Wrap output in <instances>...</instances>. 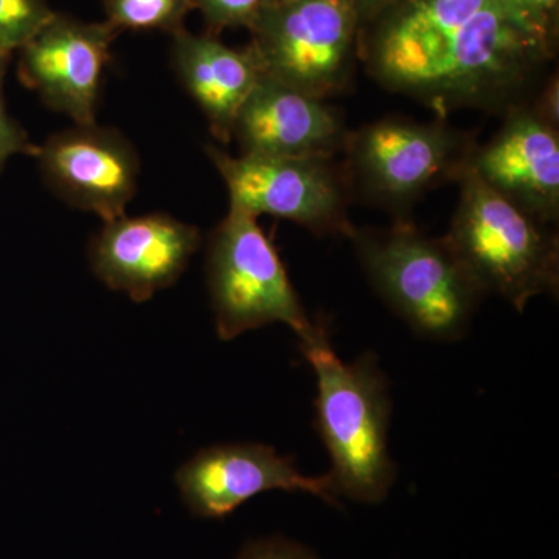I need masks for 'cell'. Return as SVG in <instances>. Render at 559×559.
I'll list each match as a JSON object with an SVG mask.
<instances>
[{"label":"cell","mask_w":559,"mask_h":559,"mask_svg":"<svg viewBox=\"0 0 559 559\" xmlns=\"http://www.w3.org/2000/svg\"><path fill=\"white\" fill-rule=\"evenodd\" d=\"M249 32L266 75L319 100L341 94L359 61L355 0L272 3Z\"/></svg>","instance_id":"7"},{"label":"cell","mask_w":559,"mask_h":559,"mask_svg":"<svg viewBox=\"0 0 559 559\" xmlns=\"http://www.w3.org/2000/svg\"><path fill=\"white\" fill-rule=\"evenodd\" d=\"M106 16L117 31H182L194 0H105Z\"/></svg>","instance_id":"16"},{"label":"cell","mask_w":559,"mask_h":559,"mask_svg":"<svg viewBox=\"0 0 559 559\" xmlns=\"http://www.w3.org/2000/svg\"><path fill=\"white\" fill-rule=\"evenodd\" d=\"M229 191V209L293 221L319 237H352L347 173L325 156H231L205 146Z\"/></svg>","instance_id":"8"},{"label":"cell","mask_w":559,"mask_h":559,"mask_svg":"<svg viewBox=\"0 0 559 559\" xmlns=\"http://www.w3.org/2000/svg\"><path fill=\"white\" fill-rule=\"evenodd\" d=\"M459 186V205L444 240L480 293L498 294L520 312L533 297L557 296V234L489 189L469 164Z\"/></svg>","instance_id":"4"},{"label":"cell","mask_w":559,"mask_h":559,"mask_svg":"<svg viewBox=\"0 0 559 559\" xmlns=\"http://www.w3.org/2000/svg\"><path fill=\"white\" fill-rule=\"evenodd\" d=\"M193 224L167 213L105 221L90 245V264L109 289L142 304L175 285L201 248Z\"/></svg>","instance_id":"12"},{"label":"cell","mask_w":559,"mask_h":559,"mask_svg":"<svg viewBox=\"0 0 559 559\" xmlns=\"http://www.w3.org/2000/svg\"><path fill=\"white\" fill-rule=\"evenodd\" d=\"M395 0H355L356 11L359 17V31L364 25L369 24L382 10L388 9Z\"/></svg>","instance_id":"23"},{"label":"cell","mask_w":559,"mask_h":559,"mask_svg":"<svg viewBox=\"0 0 559 559\" xmlns=\"http://www.w3.org/2000/svg\"><path fill=\"white\" fill-rule=\"evenodd\" d=\"M359 61L385 90L444 117L527 102L551 60L500 0H395L360 27Z\"/></svg>","instance_id":"1"},{"label":"cell","mask_w":559,"mask_h":559,"mask_svg":"<svg viewBox=\"0 0 559 559\" xmlns=\"http://www.w3.org/2000/svg\"><path fill=\"white\" fill-rule=\"evenodd\" d=\"M476 148L473 135L437 121L384 119L349 132L344 170L366 200L407 212L433 187L455 180Z\"/></svg>","instance_id":"6"},{"label":"cell","mask_w":559,"mask_h":559,"mask_svg":"<svg viewBox=\"0 0 559 559\" xmlns=\"http://www.w3.org/2000/svg\"><path fill=\"white\" fill-rule=\"evenodd\" d=\"M40 178L70 207L105 221L127 215L139 187L140 157L127 135L97 123L55 132L36 153Z\"/></svg>","instance_id":"10"},{"label":"cell","mask_w":559,"mask_h":559,"mask_svg":"<svg viewBox=\"0 0 559 559\" xmlns=\"http://www.w3.org/2000/svg\"><path fill=\"white\" fill-rule=\"evenodd\" d=\"M500 3L554 61L559 38V0H500Z\"/></svg>","instance_id":"18"},{"label":"cell","mask_w":559,"mask_h":559,"mask_svg":"<svg viewBox=\"0 0 559 559\" xmlns=\"http://www.w3.org/2000/svg\"><path fill=\"white\" fill-rule=\"evenodd\" d=\"M47 0H0V55H13L53 16Z\"/></svg>","instance_id":"17"},{"label":"cell","mask_w":559,"mask_h":559,"mask_svg":"<svg viewBox=\"0 0 559 559\" xmlns=\"http://www.w3.org/2000/svg\"><path fill=\"white\" fill-rule=\"evenodd\" d=\"M171 66L176 79L200 106L213 138L227 145L242 103L264 75L250 47L231 49L218 36L194 35L182 28L173 35Z\"/></svg>","instance_id":"15"},{"label":"cell","mask_w":559,"mask_h":559,"mask_svg":"<svg viewBox=\"0 0 559 559\" xmlns=\"http://www.w3.org/2000/svg\"><path fill=\"white\" fill-rule=\"evenodd\" d=\"M349 240L367 278L385 304L419 336L457 341L484 294L450 245L406 219L389 229H356Z\"/></svg>","instance_id":"3"},{"label":"cell","mask_w":559,"mask_h":559,"mask_svg":"<svg viewBox=\"0 0 559 559\" xmlns=\"http://www.w3.org/2000/svg\"><path fill=\"white\" fill-rule=\"evenodd\" d=\"M272 0H194L207 25L209 35L218 36L226 28H250L272 5Z\"/></svg>","instance_id":"19"},{"label":"cell","mask_w":559,"mask_h":559,"mask_svg":"<svg viewBox=\"0 0 559 559\" xmlns=\"http://www.w3.org/2000/svg\"><path fill=\"white\" fill-rule=\"evenodd\" d=\"M176 484L191 514L207 520H223L249 499L272 489L310 492L340 507L331 474L304 476L293 459L259 443L205 448L180 466Z\"/></svg>","instance_id":"11"},{"label":"cell","mask_w":559,"mask_h":559,"mask_svg":"<svg viewBox=\"0 0 559 559\" xmlns=\"http://www.w3.org/2000/svg\"><path fill=\"white\" fill-rule=\"evenodd\" d=\"M205 274L219 340L272 323L289 326L300 342L318 333L257 216L229 209L210 231Z\"/></svg>","instance_id":"5"},{"label":"cell","mask_w":559,"mask_h":559,"mask_svg":"<svg viewBox=\"0 0 559 559\" xmlns=\"http://www.w3.org/2000/svg\"><path fill=\"white\" fill-rule=\"evenodd\" d=\"M540 119L559 130V81L558 75H550L539 87L535 100H528Z\"/></svg>","instance_id":"22"},{"label":"cell","mask_w":559,"mask_h":559,"mask_svg":"<svg viewBox=\"0 0 559 559\" xmlns=\"http://www.w3.org/2000/svg\"><path fill=\"white\" fill-rule=\"evenodd\" d=\"M120 33L108 21L83 22L55 11L17 50L20 80L73 124L97 123L110 47Z\"/></svg>","instance_id":"9"},{"label":"cell","mask_w":559,"mask_h":559,"mask_svg":"<svg viewBox=\"0 0 559 559\" xmlns=\"http://www.w3.org/2000/svg\"><path fill=\"white\" fill-rule=\"evenodd\" d=\"M300 347L318 378L316 429L331 455L337 492L356 502H382L395 481L396 466L388 450L392 400L377 358L366 353L344 362L323 325Z\"/></svg>","instance_id":"2"},{"label":"cell","mask_w":559,"mask_h":559,"mask_svg":"<svg viewBox=\"0 0 559 559\" xmlns=\"http://www.w3.org/2000/svg\"><path fill=\"white\" fill-rule=\"evenodd\" d=\"M503 114L495 138L471 154V170L530 218L557 224L559 130L540 119L528 100Z\"/></svg>","instance_id":"13"},{"label":"cell","mask_w":559,"mask_h":559,"mask_svg":"<svg viewBox=\"0 0 559 559\" xmlns=\"http://www.w3.org/2000/svg\"><path fill=\"white\" fill-rule=\"evenodd\" d=\"M348 134L340 110L264 73L238 110L231 139L241 154L334 157Z\"/></svg>","instance_id":"14"},{"label":"cell","mask_w":559,"mask_h":559,"mask_svg":"<svg viewBox=\"0 0 559 559\" xmlns=\"http://www.w3.org/2000/svg\"><path fill=\"white\" fill-rule=\"evenodd\" d=\"M237 559H319L307 547L285 538L252 540Z\"/></svg>","instance_id":"21"},{"label":"cell","mask_w":559,"mask_h":559,"mask_svg":"<svg viewBox=\"0 0 559 559\" xmlns=\"http://www.w3.org/2000/svg\"><path fill=\"white\" fill-rule=\"evenodd\" d=\"M274 3H282V2H288V0H272Z\"/></svg>","instance_id":"24"},{"label":"cell","mask_w":559,"mask_h":559,"mask_svg":"<svg viewBox=\"0 0 559 559\" xmlns=\"http://www.w3.org/2000/svg\"><path fill=\"white\" fill-rule=\"evenodd\" d=\"M13 55H0V173L5 168L10 157L17 154L35 157L38 145L32 142L31 135L25 131L20 121L13 119L7 108L5 76Z\"/></svg>","instance_id":"20"}]
</instances>
